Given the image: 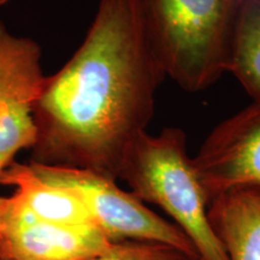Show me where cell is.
Instances as JSON below:
<instances>
[{
	"instance_id": "cell-1",
	"label": "cell",
	"mask_w": 260,
	"mask_h": 260,
	"mask_svg": "<svg viewBox=\"0 0 260 260\" xmlns=\"http://www.w3.org/2000/svg\"><path fill=\"white\" fill-rule=\"evenodd\" d=\"M165 75L142 0H100L79 50L46 76L32 112L30 161L117 180L125 149L153 116Z\"/></svg>"
},
{
	"instance_id": "cell-2",
	"label": "cell",
	"mask_w": 260,
	"mask_h": 260,
	"mask_svg": "<svg viewBox=\"0 0 260 260\" xmlns=\"http://www.w3.org/2000/svg\"><path fill=\"white\" fill-rule=\"evenodd\" d=\"M134 197L167 212L186 234L201 260H228L207 217L209 200L187 152V136L177 128L158 136L141 133L125 149L117 180Z\"/></svg>"
},
{
	"instance_id": "cell-3",
	"label": "cell",
	"mask_w": 260,
	"mask_h": 260,
	"mask_svg": "<svg viewBox=\"0 0 260 260\" xmlns=\"http://www.w3.org/2000/svg\"><path fill=\"white\" fill-rule=\"evenodd\" d=\"M242 0H142L165 74L183 89H206L226 71Z\"/></svg>"
},
{
	"instance_id": "cell-4",
	"label": "cell",
	"mask_w": 260,
	"mask_h": 260,
	"mask_svg": "<svg viewBox=\"0 0 260 260\" xmlns=\"http://www.w3.org/2000/svg\"><path fill=\"white\" fill-rule=\"evenodd\" d=\"M29 165L44 181L79 194L95 225L111 241L157 242L200 258L193 243L176 224L147 209L132 193L121 189L116 180L80 169L32 161Z\"/></svg>"
},
{
	"instance_id": "cell-5",
	"label": "cell",
	"mask_w": 260,
	"mask_h": 260,
	"mask_svg": "<svg viewBox=\"0 0 260 260\" xmlns=\"http://www.w3.org/2000/svg\"><path fill=\"white\" fill-rule=\"evenodd\" d=\"M40 45L0 21V174L37 141L34 105L44 87Z\"/></svg>"
},
{
	"instance_id": "cell-6",
	"label": "cell",
	"mask_w": 260,
	"mask_h": 260,
	"mask_svg": "<svg viewBox=\"0 0 260 260\" xmlns=\"http://www.w3.org/2000/svg\"><path fill=\"white\" fill-rule=\"evenodd\" d=\"M193 164L209 204L233 188L260 189V103L217 125Z\"/></svg>"
},
{
	"instance_id": "cell-7",
	"label": "cell",
	"mask_w": 260,
	"mask_h": 260,
	"mask_svg": "<svg viewBox=\"0 0 260 260\" xmlns=\"http://www.w3.org/2000/svg\"><path fill=\"white\" fill-rule=\"evenodd\" d=\"M115 243L95 224L65 225L35 219L14 199L11 217L0 234V259L86 260L109 252Z\"/></svg>"
},
{
	"instance_id": "cell-8",
	"label": "cell",
	"mask_w": 260,
	"mask_h": 260,
	"mask_svg": "<svg viewBox=\"0 0 260 260\" xmlns=\"http://www.w3.org/2000/svg\"><path fill=\"white\" fill-rule=\"evenodd\" d=\"M207 217L228 260H260L259 188H233L217 195Z\"/></svg>"
},
{
	"instance_id": "cell-9",
	"label": "cell",
	"mask_w": 260,
	"mask_h": 260,
	"mask_svg": "<svg viewBox=\"0 0 260 260\" xmlns=\"http://www.w3.org/2000/svg\"><path fill=\"white\" fill-rule=\"evenodd\" d=\"M0 184L15 187L16 204L35 219L65 225L95 224L79 194L44 181L29 162H12L0 174Z\"/></svg>"
},
{
	"instance_id": "cell-10",
	"label": "cell",
	"mask_w": 260,
	"mask_h": 260,
	"mask_svg": "<svg viewBox=\"0 0 260 260\" xmlns=\"http://www.w3.org/2000/svg\"><path fill=\"white\" fill-rule=\"evenodd\" d=\"M226 71L260 103V0H242L237 15Z\"/></svg>"
},
{
	"instance_id": "cell-11",
	"label": "cell",
	"mask_w": 260,
	"mask_h": 260,
	"mask_svg": "<svg viewBox=\"0 0 260 260\" xmlns=\"http://www.w3.org/2000/svg\"><path fill=\"white\" fill-rule=\"evenodd\" d=\"M86 260H201L171 246L147 241L116 242L109 252Z\"/></svg>"
},
{
	"instance_id": "cell-12",
	"label": "cell",
	"mask_w": 260,
	"mask_h": 260,
	"mask_svg": "<svg viewBox=\"0 0 260 260\" xmlns=\"http://www.w3.org/2000/svg\"><path fill=\"white\" fill-rule=\"evenodd\" d=\"M12 210H14V199H12V197H0V234L4 232L6 225H8Z\"/></svg>"
},
{
	"instance_id": "cell-13",
	"label": "cell",
	"mask_w": 260,
	"mask_h": 260,
	"mask_svg": "<svg viewBox=\"0 0 260 260\" xmlns=\"http://www.w3.org/2000/svg\"><path fill=\"white\" fill-rule=\"evenodd\" d=\"M9 0H0V6H4L5 4H8Z\"/></svg>"
},
{
	"instance_id": "cell-14",
	"label": "cell",
	"mask_w": 260,
	"mask_h": 260,
	"mask_svg": "<svg viewBox=\"0 0 260 260\" xmlns=\"http://www.w3.org/2000/svg\"><path fill=\"white\" fill-rule=\"evenodd\" d=\"M0 260H2V259H0Z\"/></svg>"
}]
</instances>
